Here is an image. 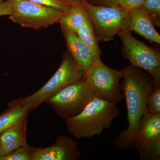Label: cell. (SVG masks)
Here are the masks:
<instances>
[{
	"label": "cell",
	"mask_w": 160,
	"mask_h": 160,
	"mask_svg": "<svg viewBox=\"0 0 160 160\" xmlns=\"http://www.w3.org/2000/svg\"><path fill=\"white\" fill-rule=\"evenodd\" d=\"M123 82L121 88L126 99L129 125L120 132L114 143L118 149L126 150L134 148L138 129L146 113L147 98L153 86V79L149 72L131 66L122 69Z\"/></svg>",
	"instance_id": "cell-1"
},
{
	"label": "cell",
	"mask_w": 160,
	"mask_h": 160,
	"mask_svg": "<svg viewBox=\"0 0 160 160\" xmlns=\"http://www.w3.org/2000/svg\"><path fill=\"white\" fill-rule=\"evenodd\" d=\"M120 114L117 103L95 97L74 117L65 120L68 131L78 139L102 134Z\"/></svg>",
	"instance_id": "cell-2"
},
{
	"label": "cell",
	"mask_w": 160,
	"mask_h": 160,
	"mask_svg": "<svg viewBox=\"0 0 160 160\" xmlns=\"http://www.w3.org/2000/svg\"><path fill=\"white\" fill-rule=\"evenodd\" d=\"M86 72L77 64L69 52H65L58 69L41 88L30 95L12 100L10 102L28 106L34 110L62 89L85 78Z\"/></svg>",
	"instance_id": "cell-3"
},
{
	"label": "cell",
	"mask_w": 160,
	"mask_h": 160,
	"mask_svg": "<svg viewBox=\"0 0 160 160\" xmlns=\"http://www.w3.org/2000/svg\"><path fill=\"white\" fill-rule=\"evenodd\" d=\"M94 29L98 42L113 39L121 30L129 29L131 22L128 10L118 7L95 6L82 0Z\"/></svg>",
	"instance_id": "cell-4"
},
{
	"label": "cell",
	"mask_w": 160,
	"mask_h": 160,
	"mask_svg": "<svg viewBox=\"0 0 160 160\" xmlns=\"http://www.w3.org/2000/svg\"><path fill=\"white\" fill-rule=\"evenodd\" d=\"M95 97L94 92L85 78L67 86L45 102L66 120L80 114Z\"/></svg>",
	"instance_id": "cell-5"
},
{
	"label": "cell",
	"mask_w": 160,
	"mask_h": 160,
	"mask_svg": "<svg viewBox=\"0 0 160 160\" xmlns=\"http://www.w3.org/2000/svg\"><path fill=\"white\" fill-rule=\"evenodd\" d=\"M129 29H123L118 33L122 42V51L130 66L146 70L153 79V86L160 84L159 51L135 38Z\"/></svg>",
	"instance_id": "cell-6"
},
{
	"label": "cell",
	"mask_w": 160,
	"mask_h": 160,
	"mask_svg": "<svg viewBox=\"0 0 160 160\" xmlns=\"http://www.w3.org/2000/svg\"><path fill=\"white\" fill-rule=\"evenodd\" d=\"M12 7L9 19L26 28L39 30L59 23L65 13L27 0H10Z\"/></svg>",
	"instance_id": "cell-7"
},
{
	"label": "cell",
	"mask_w": 160,
	"mask_h": 160,
	"mask_svg": "<svg viewBox=\"0 0 160 160\" xmlns=\"http://www.w3.org/2000/svg\"><path fill=\"white\" fill-rule=\"evenodd\" d=\"M96 97L117 103L124 98L121 88L122 71L111 69L101 59L95 61L85 73Z\"/></svg>",
	"instance_id": "cell-8"
},
{
	"label": "cell",
	"mask_w": 160,
	"mask_h": 160,
	"mask_svg": "<svg viewBox=\"0 0 160 160\" xmlns=\"http://www.w3.org/2000/svg\"><path fill=\"white\" fill-rule=\"evenodd\" d=\"M80 156L77 142L64 134L58 137L51 146L35 147L32 160H77Z\"/></svg>",
	"instance_id": "cell-9"
},
{
	"label": "cell",
	"mask_w": 160,
	"mask_h": 160,
	"mask_svg": "<svg viewBox=\"0 0 160 160\" xmlns=\"http://www.w3.org/2000/svg\"><path fill=\"white\" fill-rule=\"evenodd\" d=\"M28 116L0 132V157L26 146Z\"/></svg>",
	"instance_id": "cell-10"
},
{
	"label": "cell",
	"mask_w": 160,
	"mask_h": 160,
	"mask_svg": "<svg viewBox=\"0 0 160 160\" xmlns=\"http://www.w3.org/2000/svg\"><path fill=\"white\" fill-rule=\"evenodd\" d=\"M62 31L68 52L77 64L86 72L96 61L91 50L77 33Z\"/></svg>",
	"instance_id": "cell-11"
},
{
	"label": "cell",
	"mask_w": 160,
	"mask_h": 160,
	"mask_svg": "<svg viewBox=\"0 0 160 160\" xmlns=\"http://www.w3.org/2000/svg\"><path fill=\"white\" fill-rule=\"evenodd\" d=\"M129 11L131 22L129 29L143 37L151 44H160V34L155 29L146 10L141 6Z\"/></svg>",
	"instance_id": "cell-12"
},
{
	"label": "cell",
	"mask_w": 160,
	"mask_h": 160,
	"mask_svg": "<svg viewBox=\"0 0 160 160\" xmlns=\"http://www.w3.org/2000/svg\"><path fill=\"white\" fill-rule=\"evenodd\" d=\"M158 137H160V114L147 110L140 122L134 148L139 152L147 142Z\"/></svg>",
	"instance_id": "cell-13"
},
{
	"label": "cell",
	"mask_w": 160,
	"mask_h": 160,
	"mask_svg": "<svg viewBox=\"0 0 160 160\" xmlns=\"http://www.w3.org/2000/svg\"><path fill=\"white\" fill-rule=\"evenodd\" d=\"M88 13L83 4L72 6L65 13L59 22L62 31L77 33L88 18Z\"/></svg>",
	"instance_id": "cell-14"
},
{
	"label": "cell",
	"mask_w": 160,
	"mask_h": 160,
	"mask_svg": "<svg viewBox=\"0 0 160 160\" xmlns=\"http://www.w3.org/2000/svg\"><path fill=\"white\" fill-rule=\"evenodd\" d=\"M31 111L27 106L9 102L5 111L0 114V132L27 117Z\"/></svg>",
	"instance_id": "cell-15"
},
{
	"label": "cell",
	"mask_w": 160,
	"mask_h": 160,
	"mask_svg": "<svg viewBox=\"0 0 160 160\" xmlns=\"http://www.w3.org/2000/svg\"><path fill=\"white\" fill-rule=\"evenodd\" d=\"M79 37L89 47L92 52L95 61L101 59L102 52L100 50L97 38L95 34L89 15L82 26L77 32Z\"/></svg>",
	"instance_id": "cell-16"
},
{
	"label": "cell",
	"mask_w": 160,
	"mask_h": 160,
	"mask_svg": "<svg viewBox=\"0 0 160 160\" xmlns=\"http://www.w3.org/2000/svg\"><path fill=\"white\" fill-rule=\"evenodd\" d=\"M139 152L142 160H160V137L148 141Z\"/></svg>",
	"instance_id": "cell-17"
},
{
	"label": "cell",
	"mask_w": 160,
	"mask_h": 160,
	"mask_svg": "<svg viewBox=\"0 0 160 160\" xmlns=\"http://www.w3.org/2000/svg\"><path fill=\"white\" fill-rule=\"evenodd\" d=\"M35 147L27 144L11 153L0 157V160H32Z\"/></svg>",
	"instance_id": "cell-18"
},
{
	"label": "cell",
	"mask_w": 160,
	"mask_h": 160,
	"mask_svg": "<svg viewBox=\"0 0 160 160\" xmlns=\"http://www.w3.org/2000/svg\"><path fill=\"white\" fill-rule=\"evenodd\" d=\"M142 7L147 12L154 26L160 27V0H146Z\"/></svg>",
	"instance_id": "cell-19"
},
{
	"label": "cell",
	"mask_w": 160,
	"mask_h": 160,
	"mask_svg": "<svg viewBox=\"0 0 160 160\" xmlns=\"http://www.w3.org/2000/svg\"><path fill=\"white\" fill-rule=\"evenodd\" d=\"M146 109L151 113L160 114V84L152 87L147 98Z\"/></svg>",
	"instance_id": "cell-20"
},
{
	"label": "cell",
	"mask_w": 160,
	"mask_h": 160,
	"mask_svg": "<svg viewBox=\"0 0 160 160\" xmlns=\"http://www.w3.org/2000/svg\"><path fill=\"white\" fill-rule=\"evenodd\" d=\"M42 6H48L66 13L70 10L72 6L60 0H27Z\"/></svg>",
	"instance_id": "cell-21"
},
{
	"label": "cell",
	"mask_w": 160,
	"mask_h": 160,
	"mask_svg": "<svg viewBox=\"0 0 160 160\" xmlns=\"http://www.w3.org/2000/svg\"><path fill=\"white\" fill-rule=\"evenodd\" d=\"M146 0H120L117 7L130 11L131 9L141 7Z\"/></svg>",
	"instance_id": "cell-22"
},
{
	"label": "cell",
	"mask_w": 160,
	"mask_h": 160,
	"mask_svg": "<svg viewBox=\"0 0 160 160\" xmlns=\"http://www.w3.org/2000/svg\"><path fill=\"white\" fill-rule=\"evenodd\" d=\"M120 0H90L89 4L95 6L117 7Z\"/></svg>",
	"instance_id": "cell-23"
},
{
	"label": "cell",
	"mask_w": 160,
	"mask_h": 160,
	"mask_svg": "<svg viewBox=\"0 0 160 160\" xmlns=\"http://www.w3.org/2000/svg\"><path fill=\"white\" fill-rule=\"evenodd\" d=\"M12 7L10 0H5L0 2V17L9 16L12 13Z\"/></svg>",
	"instance_id": "cell-24"
},
{
	"label": "cell",
	"mask_w": 160,
	"mask_h": 160,
	"mask_svg": "<svg viewBox=\"0 0 160 160\" xmlns=\"http://www.w3.org/2000/svg\"><path fill=\"white\" fill-rule=\"evenodd\" d=\"M60 1L67 3L72 6L83 4L82 0H60Z\"/></svg>",
	"instance_id": "cell-25"
},
{
	"label": "cell",
	"mask_w": 160,
	"mask_h": 160,
	"mask_svg": "<svg viewBox=\"0 0 160 160\" xmlns=\"http://www.w3.org/2000/svg\"><path fill=\"white\" fill-rule=\"evenodd\" d=\"M4 1H5V0H0V2H2Z\"/></svg>",
	"instance_id": "cell-26"
}]
</instances>
